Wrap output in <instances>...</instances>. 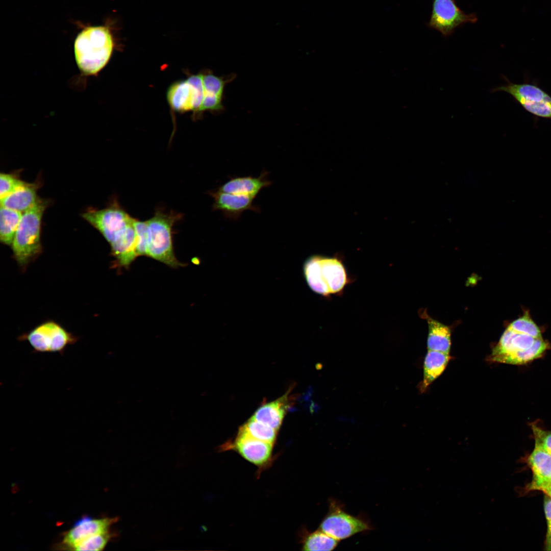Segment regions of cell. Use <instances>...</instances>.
Returning a JSON list of instances; mask_svg holds the SVG:
<instances>
[{
	"label": "cell",
	"instance_id": "6da1fadb",
	"mask_svg": "<svg viewBox=\"0 0 551 551\" xmlns=\"http://www.w3.org/2000/svg\"><path fill=\"white\" fill-rule=\"evenodd\" d=\"M114 46L111 33L106 26L88 27L74 43L77 65L82 73L96 75L109 62Z\"/></svg>",
	"mask_w": 551,
	"mask_h": 551
},
{
	"label": "cell",
	"instance_id": "7a4b0ae2",
	"mask_svg": "<svg viewBox=\"0 0 551 551\" xmlns=\"http://www.w3.org/2000/svg\"><path fill=\"white\" fill-rule=\"evenodd\" d=\"M550 348L549 343L543 338H536L508 327L493 348L489 360L514 365L525 364L542 357Z\"/></svg>",
	"mask_w": 551,
	"mask_h": 551
},
{
	"label": "cell",
	"instance_id": "3957f363",
	"mask_svg": "<svg viewBox=\"0 0 551 551\" xmlns=\"http://www.w3.org/2000/svg\"><path fill=\"white\" fill-rule=\"evenodd\" d=\"M182 215L174 212H164L160 210L146 222V256L151 257L171 267L183 265L176 258L173 246L172 229Z\"/></svg>",
	"mask_w": 551,
	"mask_h": 551
},
{
	"label": "cell",
	"instance_id": "277c9868",
	"mask_svg": "<svg viewBox=\"0 0 551 551\" xmlns=\"http://www.w3.org/2000/svg\"><path fill=\"white\" fill-rule=\"evenodd\" d=\"M303 269L310 289L324 296L340 292L347 283L346 269L337 258L314 255L306 260Z\"/></svg>",
	"mask_w": 551,
	"mask_h": 551
},
{
	"label": "cell",
	"instance_id": "5b68a950",
	"mask_svg": "<svg viewBox=\"0 0 551 551\" xmlns=\"http://www.w3.org/2000/svg\"><path fill=\"white\" fill-rule=\"evenodd\" d=\"M45 208V202L38 199L22 214L12 243L14 257L20 265L27 264L41 251V223Z\"/></svg>",
	"mask_w": 551,
	"mask_h": 551
},
{
	"label": "cell",
	"instance_id": "8992f818",
	"mask_svg": "<svg viewBox=\"0 0 551 551\" xmlns=\"http://www.w3.org/2000/svg\"><path fill=\"white\" fill-rule=\"evenodd\" d=\"M82 216L102 234L110 246L134 228L135 218L115 203L105 209L89 210Z\"/></svg>",
	"mask_w": 551,
	"mask_h": 551
},
{
	"label": "cell",
	"instance_id": "52a82bcc",
	"mask_svg": "<svg viewBox=\"0 0 551 551\" xmlns=\"http://www.w3.org/2000/svg\"><path fill=\"white\" fill-rule=\"evenodd\" d=\"M491 92L504 91L513 96L527 111L536 116L551 118V97L544 91L528 83L507 84L493 88Z\"/></svg>",
	"mask_w": 551,
	"mask_h": 551
},
{
	"label": "cell",
	"instance_id": "ba28073f",
	"mask_svg": "<svg viewBox=\"0 0 551 551\" xmlns=\"http://www.w3.org/2000/svg\"><path fill=\"white\" fill-rule=\"evenodd\" d=\"M475 13L466 14L457 5L455 0H433L432 11L428 26L446 37L466 23H475Z\"/></svg>",
	"mask_w": 551,
	"mask_h": 551
},
{
	"label": "cell",
	"instance_id": "9c48e42d",
	"mask_svg": "<svg viewBox=\"0 0 551 551\" xmlns=\"http://www.w3.org/2000/svg\"><path fill=\"white\" fill-rule=\"evenodd\" d=\"M371 529L370 525L363 519L346 513L338 505L332 502L329 512L319 527L320 530L338 540Z\"/></svg>",
	"mask_w": 551,
	"mask_h": 551
},
{
	"label": "cell",
	"instance_id": "30bf717a",
	"mask_svg": "<svg viewBox=\"0 0 551 551\" xmlns=\"http://www.w3.org/2000/svg\"><path fill=\"white\" fill-rule=\"evenodd\" d=\"M26 339L34 350L39 353H62L76 340L54 322H47L37 327L27 335Z\"/></svg>",
	"mask_w": 551,
	"mask_h": 551
},
{
	"label": "cell",
	"instance_id": "8fae6325",
	"mask_svg": "<svg viewBox=\"0 0 551 551\" xmlns=\"http://www.w3.org/2000/svg\"><path fill=\"white\" fill-rule=\"evenodd\" d=\"M205 95L203 80L198 77L173 83L168 88L167 98L171 108L177 112L192 110L199 113Z\"/></svg>",
	"mask_w": 551,
	"mask_h": 551
},
{
	"label": "cell",
	"instance_id": "7c38bea8",
	"mask_svg": "<svg viewBox=\"0 0 551 551\" xmlns=\"http://www.w3.org/2000/svg\"><path fill=\"white\" fill-rule=\"evenodd\" d=\"M117 518L94 519L85 516L78 519L73 527L63 535L61 547L68 549L83 540L95 535L110 531Z\"/></svg>",
	"mask_w": 551,
	"mask_h": 551
},
{
	"label": "cell",
	"instance_id": "4fadbf2b",
	"mask_svg": "<svg viewBox=\"0 0 551 551\" xmlns=\"http://www.w3.org/2000/svg\"><path fill=\"white\" fill-rule=\"evenodd\" d=\"M273 445L255 439L240 429L234 441L229 446L247 461L262 466L270 459Z\"/></svg>",
	"mask_w": 551,
	"mask_h": 551
},
{
	"label": "cell",
	"instance_id": "5bb4252c",
	"mask_svg": "<svg viewBox=\"0 0 551 551\" xmlns=\"http://www.w3.org/2000/svg\"><path fill=\"white\" fill-rule=\"evenodd\" d=\"M213 199V210L220 211L228 219L237 220L246 210L260 212V209L253 203L255 197L231 194L217 190L209 192Z\"/></svg>",
	"mask_w": 551,
	"mask_h": 551
},
{
	"label": "cell",
	"instance_id": "9a60e30c",
	"mask_svg": "<svg viewBox=\"0 0 551 551\" xmlns=\"http://www.w3.org/2000/svg\"><path fill=\"white\" fill-rule=\"evenodd\" d=\"M527 463L532 470L533 477L525 490L529 492L539 489L551 481V455L543 449L535 446L527 458Z\"/></svg>",
	"mask_w": 551,
	"mask_h": 551
},
{
	"label": "cell",
	"instance_id": "2e32d148",
	"mask_svg": "<svg viewBox=\"0 0 551 551\" xmlns=\"http://www.w3.org/2000/svg\"><path fill=\"white\" fill-rule=\"evenodd\" d=\"M268 174L267 171H263L258 177H232L217 190L223 192L255 197L263 188L271 185V182L268 179Z\"/></svg>",
	"mask_w": 551,
	"mask_h": 551
},
{
	"label": "cell",
	"instance_id": "e0dca14e",
	"mask_svg": "<svg viewBox=\"0 0 551 551\" xmlns=\"http://www.w3.org/2000/svg\"><path fill=\"white\" fill-rule=\"evenodd\" d=\"M37 186L25 183L8 195L0 198L1 206L21 213L27 211L38 201Z\"/></svg>",
	"mask_w": 551,
	"mask_h": 551
},
{
	"label": "cell",
	"instance_id": "ac0fdd59",
	"mask_svg": "<svg viewBox=\"0 0 551 551\" xmlns=\"http://www.w3.org/2000/svg\"><path fill=\"white\" fill-rule=\"evenodd\" d=\"M288 395L265 404L259 407L252 417L278 431L289 407Z\"/></svg>",
	"mask_w": 551,
	"mask_h": 551
},
{
	"label": "cell",
	"instance_id": "d6986e66",
	"mask_svg": "<svg viewBox=\"0 0 551 551\" xmlns=\"http://www.w3.org/2000/svg\"><path fill=\"white\" fill-rule=\"evenodd\" d=\"M449 354L428 350L424 362L423 378L420 386L422 391L444 371L449 360Z\"/></svg>",
	"mask_w": 551,
	"mask_h": 551
},
{
	"label": "cell",
	"instance_id": "ffe728a7",
	"mask_svg": "<svg viewBox=\"0 0 551 551\" xmlns=\"http://www.w3.org/2000/svg\"><path fill=\"white\" fill-rule=\"evenodd\" d=\"M429 335L428 350L449 354L450 348V333L449 328L431 318H428Z\"/></svg>",
	"mask_w": 551,
	"mask_h": 551
},
{
	"label": "cell",
	"instance_id": "44dd1931",
	"mask_svg": "<svg viewBox=\"0 0 551 551\" xmlns=\"http://www.w3.org/2000/svg\"><path fill=\"white\" fill-rule=\"evenodd\" d=\"M22 213L0 207V240L6 245H12Z\"/></svg>",
	"mask_w": 551,
	"mask_h": 551
},
{
	"label": "cell",
	"instance_id": "7402d4cb",
	"mask_svg": "<svg viewBox=\"0 0 551 551\" xmlns=\"http://www.w3.org/2000/svg\"><path fill=\"white\" fill-rule=\"evenodd\" d=\"M339 540L319 530L308 535L303 544V550L308 551L332 550L338 545Z\"/></svg>",
	"mask_w": 551,
	"mask_h": 551
},
{
	"label": "cell",
	"instance_id": "603a6c76",
	"mask_svg": "<svg viewBox=\"0 0 551 551\" xmlns=\"http://www.w3.org/2000/svg\"><path fill=\"white\" fill-rule=\"evenodd\" d=\"M251 437L273 444L277 436L275 429L251 417L240 428Z\"/></svg>",
	"mask_w": 551,
	"mask_h": 551
},
{
	"label": "cell",
	"instance_id": "cb8c5ba5",
	"mask_svg": "<svg viewBox=\"0 0 551 551\" xmlns=\"http://www.w3.org/2000/svg\"><path fill=\"white\" fill-rule=\"evenodd\" d=\"M203 81L205 93L223 97L226 85L236 78V75L231 73L222 77H218L211 72L203 73Z\"/></svg>",
	"mask_w": 551,
	"mask_h": 551
},
{
	"label": "cell",
	"instance_id": "d4e9b609",
	"mask_svg": "<svg viewBox=\"0 0 551 551\" xmlns=\"http://www.w3.org/2000/svg\"><path fill=\"white\" fill-rule=\"evenodd\" d=\"M514 331L527 334L536 338H542L541 331L530 316L528 311L512 322L508 327Z\"/></svg>",
	"mask_w": 551,
	"mask_h": 551
},
{
	"label": "cell",
	"instance_id": "484cf974",
	"mask_svg": "<svg viewBox=\"0 0 551 551\" xmlns=\"http://www.w3.org/2000/svg\"><path fill=\"white\" fill-rule=\"evenodd\" d=\"M110 531L89 537L72 546L74 550H102L112 537Z\"/></svg>",
	"mask_w": 551,
	"mask_h": 551
},
{
	"label": "cell",
	"instance_id": "4316f807",
	"mask_svg": "<svg viewBox=\"0 0 551 551\" xmlns=\"http://www.w3.org/2000/svg\"><path fill=\"white\" fill-rule=\"evenodd\" d=\"M25 183L26 182L12 174L1 173L0 174V198L8 195Z\"/></svg>",
	"mask_w": 551,
	"mask_h": 551
},
{
	"label": "cell",
	"instance_id": "83f0119b",
	"mask_svg": "<svg viewBox=\"0 0 551 551\" xmlns=\"http://www.w3.org/2000/svg\"><path fill=\"white\" fill-rule=\"evenodd\" d=\"M531 428L535 439V446L540 447L551 455V431L542 429L536 424Z\"/></svg>",
	"mask_w": 551,
	"mask_h": 551
},
{
	"label": "cell",
	"instance_id": "f1b7e54d",
	"mask_svg": "<svg viewBox=\"0 0 551 551\" xmlns=\"http://www.w3.org/2000/svg\"><path fill=\"white\" fill-rule=\"evenodd\" d=\"M134 227L136 234V252L138 256H146V222L135 218Z\"/></svg>",
	"mask_w": 551,
	"mask_h": 551
},
{
	"label": "cell",
	"instance_id": "f546056e",
	"mask_svg": "<svg viewBox=\"0 0 551 551\" xmlns=\"http://www.w3.org/2000/svg\"><path fill=\"white\" fill-rule=\"evenodd\" d=\"M543 507L546 520L547 529L544 541V550L551 551V497L545 495Z\"/></svg>",
	"mask_w": 551,
	"mask_h": 551
},
{
	"label": "cell",
	"instance_id": "4dcf8cb0",
	"mask_svg": "<svg viewBox=\"0 0 551 551\" xmlns=\"http://www.w3.org/2000/svg\"><path fill=\"white\" fill-rule=\"evenodd\" d=\"M538 491L543 492L546 495L551 497V485L541 487Z\"/></svg>",
	"mask_w": 551,
	"mask_h": 551
},
{
	"label": "cell",
	"instance_id": "1f68e13d",
	"mask_svg": "<svg viewBox=\"0 0 551 551\" xmlns=\"http://www.w3.org/2000/svg\"><path fill=\"white\" fill-rule=\"evenodd\" d=\"M551 485V481H550V482H549V483L548 484H547V485Z\"/></svg>",
	"mask_w": 551,
	"mask_h": 551
}]
</instances>
